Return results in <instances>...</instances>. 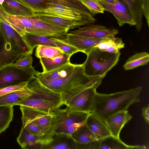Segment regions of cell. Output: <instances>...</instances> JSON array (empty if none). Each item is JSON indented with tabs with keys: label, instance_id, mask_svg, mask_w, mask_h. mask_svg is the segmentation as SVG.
<instances>
[{
	"label": "cell",
	"instance_id": "34",
	"mask_svg": "<svg viewBox=\"0 0 149 149\" xmlns=\"http://www.w3.org/2000/svg\"><path fill=\"white\" fill-rule=\"evenodd\" d=\"M22 126L26 127L31 133L44 137H53L54 135L45 133L36 123L24 115L21 118Z\"/></svg>",
	"mask_w": 149,
	"mask_h": 149
},
{
	"label": "cell",
	"instance_id": "1",
	"mask_svg": "<svg viewBox=\"0 0 149 149\" xmlns=\"http://www.w3.org/2000/svg\"><path fill=\"white\" fill-rule=\"evenodd\" d=\"M142 90V87L139 86L109 94L96 92L91 112L105 122L110 116L120 111L127 110L131 105L139 102Z\"/></svg>",
	"mask_w": 149,
	"mask_h": 149
},
{
	"label": "cell",
	"instance_id": "29",
	"mask_svg": "<svg viewBox=\"0 0 149 149\" xmlns=\"http://www.w3.org/2000/svg\"><path fill=\"white\" fill-rule=\"evenodd\" d=\"M124 46L125 44L121 39L111 36L104 38L95 47H97L103 51L117 53L120 52V50Z\"/></svg>",
	"mask_w": 149,
	"mask_h": 149
},
{
	"label": "cell",
	"instance_id": "40",
	"mask_svg": "<svg viewBox=\"0 0 149 149\" xmlns=\"http://www.w3.org/2000/svg\"><path fill=\"white\" fill-rule=\"evenodd\" d=\"M100 140L93 141L86 144H80L77 143V149H99Z\"/></svg>",
	"mask_w": 149,
	"mask_h": 149
},
{
	"label": "cell",
	"instance_id": "18",
	"mask_svg": "<svg viewBox=\"0 0 149 149\" xmlns=\"http://www.w3.org/2000/svg\"><path fill=\"white\" fill-rule=\"evenodd\" d=\"M93 38L68 34L63 39L66 42L86 55L103 39Z\"/></svg>",
	"mask_w": 149,
	"mask_h": 149
},
{
	"label": "cell",
	"instance_id": "17",
	"mask_svg": "<svg viewBox=\"0 0 149 149\" xmlns=\"http://www.w3.org/2000/svg\"><path fill=\"white\" fill-rule=\"evenodd\" d=\"M132 117L127 110L120 111L108 117L105 122L111 135L120 138L121 130Z\"/></svg>",
	"mask_w": 149,
	"mask_h": 149
},
{
	"label": "cell",
	"instance_id": "3",
	"mask_svg": "<svg viewBox=\"0 0 149 149\" xmlns=\"http://www.w3.org/2000/svg\"><path fill=\"white\" fill-rule=\"evenodd\" d=\"M120 55V52L113 53L93 48L87 55V58L82 64L84 74L88 77L104 78L117 64Z\"/></svg>",
	"mask_w": 149,
	"mask_h": 149
},
{
	"label": "cell",
	"instance_id": "39",
	"mask_svg": "<svg viewBox=\"0 0 149 149\" xmlns=\"http://www.w3.org/2000/svg\"><path fill=\"white\" fill-rule=\"evenodd\" d=\"M28 82H24L19 84L7 86L0 89V96L8 93L20 90L28 85Z\"/></svg>",
	"mask_w": 149,
	"mask_h": 149
},
{
	"label": "cell",
	"instance_id": "13",
	"mask_svg": "<svg viewBox=\"0 0 149 149\" xmlns=\"http://www.w3.org/2000/svg\"><path fill=\"white\" fill-rule=\"evenodd\" d=\"M98 1L104 10L109 11L114 15L119 26L125 24L135 26V23L127 7L119 0H117L114 3H107L102 0Z\"/></svg>",
	"mask_w": 149,
	"mask_h": 149
},
{
	"label": "cell",
	"instance_id": "43",
	"mask_svg": "<svg viewBox=\"0 0 149 149\" xmlns=\"http://www.w3.org/2000/svg\"><path fill=\"white\" fill-rule=\"evenodd\" d=\"M105 2L110 3H114L117 0H102Z\"/></svg>",
	"mask_w": 149,
	"mask_h": 149
},
{
	"label": "cell",
	"instance_id": "41",
	"mask_svg": "<svg viewBox=\"0 0 149 149\" xmlns=\"http://www.w3.org/2000/svg\"><path fill=\"white\" fill-rule=\"evenodd\" d=\"M142 116L143 117L145 120L147 124L149 123V104L142 109Z\"/></svg>",
	"mask_w": 149,
	"mask_h": 149
},
{
	"label": "cell",
	"instance_id": "26",
	"mask_svg": "<svg viewBox=\"0 0 149 149\" xmlns=\"http://www.w3.org/2000/svg\"><path fill=\"white\" fill-rule=\"evenodd\" d=\"M35 16L44 21L68 28L69 30L82 25L88 24L84 21L68 19L52 16L38 15Z\"/></svg>",
	"mask_w": 149,
	"mask_h": 149
},
{
	"label": "cell",
	"instance_id": "44",
	"mask_svg": "<svg viewBox=\"0 0 149 149\" xmlns=\"http://www.w3.org/2000/svg\"><path fill=\"white\" fill-rule=\"evenodd\" d=\"M5 0H0V4L2 5Z\"/></svg>",
	"mask_w": 149,
	"mask_h": 149
},
{
	"label": "cell",
	"instance_id": "2",
	"mask_svg": "<svg viewBox=\"0 0 149 149\" xmlns=\"http://www.w3.org/2000/svg\"><path fill=\"white\" fill-rule=\"evenodd\" d=\"M0 30L4 40L0 52V68L13 64L19 58L32 54L33 50L0 15Z\"/></svg>",
	"mask_w": 149,
	"mask_h": 149
},
{
	"label": "cell",
	"instance_id": "24",
	"mask_svg": "<svg viewBox=\"0 0 149 149\" xmlns=\"http://www.w3.org/2000/svg\"><path fill=\"white\" fill-rule=\"evenodd\" d=\"M32 93L33 91L28 85L21 89L0 96V106L12 105L15 103L28 97Z\"/></svg>",
	"mask_w": 149,
	"mask_h": 149
},
{
	"label": "cell",
	"instance_id": "9",
	"mask_svg": "<svg viewBox=\"0 0 149 149\" xmlns=\"http://www.w3.org/2000/svg\"><path fill=\"white\" fill-rule=\"evenodd\" d=\"M49 8L42 11L34 13L35 16L43 15L58 17L65 19L82 21L88 24L95 23L96 19L63 6L48 3Z\"/></svg>",
	"mask_w": 149,
	"mask_h": 149
},
{
	"label": "cell",
	"instance_id": "10",
	"mask_svg": "<svg viewBox=\"0 0 149 149\" xmlns=\"http://www.w3.org/2000/svg\"><path fill=\"white\" fill-rule=\"evenodd\" d=\"M28 85L33 91L31 97L48 102L56 109L64 104L61 93L54 92L45 87L35 76L28 82Z\"/></svg>",
	"mask_w": 149,
	"mask_h": 149
},
{
	"label": "cell",
	"instance_id": "36",
	"mask_svg": "<svg viewBox=\"0 0 149 149\" xmlns=\"http://www.w3.org/2000/svg\"><path fill=\"white\" fill-rule=\"evenodd\" d=\"M80 1L93 15L98 13H104V10L98 0H80Z\"/></svg>",
	"mask_w": 149,
	"mask_h": 149
},
{
	"label": "cell",
	"instance_id": "16",
	"mask_svg": "<svg viewBox=\"0 0 149 149\" xmlns=\"http://www.w3.org/2000/svg\"><path fill=\"white\" fill-rule=\"evenodd\" d=\"M34 25L39 35L62 39L69 29L43 21L36 16L32 17Z\"/></svg>",
	"mask_w": 149,
	"mask_h": 149
},
{
	"label": "cell",
	"instance_id": "23",
	"mask_svg": "<svg viewBox=\"0 0 149 149\" xmlns=\"http://www.w3.org/2000/svg\"><path fill=\"white\" fill-rule=\"evenodd\" d=\"M31 108L48 114H51L56 109L50 104L32 97L31 96L12 104Z\"/></svg>",
	"mask_w": 149,
	"mask_h": 149
},
{
	"label": "cell",
	"instance_id": "30",
	"mask_svg": "<svg viewBox=\"0 0 149 149\" xmlns=\"http://www.w3.org/2000/svg\"><path fill=\"white\" fill-rule=\"evenodd\" d=\"M71 136L76 143L82 144L99 140L102 138L93 132L85 125L80 127Z\"/></svg>",
	"mask_w": 149,
	"mask_h": 149
},
{
	"label": "cell",
	"instance_id": "12",
	"mask_svg": "<svg viewBox=\"0 0 149 149\" xmlns=\"http://www.w3.org/2000/svg\"><path fill=\"white\" fill-rule=\"evenodd\" d=\"M128 9L135 23L136 28L140 31L142 26L144 15L149 27V0H122Z\"/></svg>",
	"mask_w": 149,
	"mask_h": 149
},
{
	"label": "cell",
	"instance_id": "20",
	"mask_svg": "<svg viewBox=\"0 0 149 149\" xmlns=\"http://www.w3.org/2000/svg\"><path fill=\"white\" fill-rule=\"evenodd\" d=\"M85 125L93 132L102 138L111 135L105 122L93 113H89Z\"/></svg>",
	"mask_w": 149,
	"mask_h": 149
},
{
	"label": "cell",
	"instance_id": "37",
	"mask_svg": "<svg viewBox=\"0 0 149 149\" xmlns=\"http://www.w3.org/2000/svg\"><path fill=\"white\" fill-rule=\"evenodd\" d=\"M26 30V33L38 35L34 25L32 17L17 15Z\"/></svg>",
	"mask_w": 149,
	"mask_h": 149
},
{
	"label": "cell",
	"instance_id": "14",
	"mask_svg": "<svg viewBox=\"0 0 149 149\" xmlns=\"http://www.w3.org/2000/svg\"><path fill=\"white\" fill-rule=\"evenodd\" d=\"M118 33V30L116 29H109L101 25L90 24L68 33L82 37L101 39L115 36Z\"/></svg>",
	"mask_w": 149,
	"mask_h": 149
},
{
	"label": "cell",
	"instance_id": "21",
	"mask_svg": "<svg viewBox=\"0 0 149 149\" xmlns=\"http://www.w3.org/2000/svg\"><path fill=\"white\" fill-rule=\"evenodd\" d=\"M55 136L49 144L43 146L42 149H77V143L71 135L65 133L55 134Z\"/></svg>",
	"mask_w": 149,
	"mask_h": 149
},
{
	"label": "cell",
	"instance_id": "25",
	"mask_svg": "<svg viewBox=\"0 0 149 149\" xmlns=\"http://www.w3.org/2000/svg\"><path fill=\"white\" fill-rule=\"evenodd\" d=\"M144 145L131 146L127 145L120 138L112 135L101 139L100 140L99 149H146Z\"/></svg>",
	"mask_w": 149,
	"mask_h": 149
},
{
	"label": "cell",
	"instance_id": "19",
	"mask_svg": "<svg viewBox=\"0 0 149 149\" xmlns=\"http://www.w3.org/2000/svg\"><path fill=\"white\" fill-rule=\"evenodd\" d=\"M70 62L55 69L47 72L36 71V77L39 80H50L62 78L67 76L77 66Z\"/></svg>",
	"mask_w": 149,
	"mask_h": 149
},
{
	"label": "cell",
	"instance_id": "7",
	"mask_svg": "<svg viewBox=\"0 0 149 149\" xmlns=\"http://www.w3.org/2000/svg\"><path fill=\"white\" fill-rule=\"evenodd\" d=\"M34 67L24 69L13 64L0 68V89L24 82H29L36 72Z\"/></svg>",
	"mask_w": 149,
	"mask_h": 149
},
{
	"label": "cell",
	"instance_id": "32",
	"mask_svg": "<svg viewBox=\"0 0 149 149\" xmlns=\"http://www.w3.org/2000/svg\"><path fill=\"white\" fill-rule=\"evenodd\" d=\"M13 106H0V134L9 127L13 117Z\"/></svg>",
	"mask_w": 149,
	"mask_h": 149
},
{
	"label": "cell",
	"instance_id": "38",
	"mask_svg": "<svg viewBox=\"0 0 149 149\" xmlns=\"http://www.w3.org/2000/svg\"><path fill=\"white\" fill-rule=\"evenodd\" d=\"M13 65L24 69H28L31 68L33 59L31 55H27L17 59Z\"/></svg>",
	"mask_w": 149,
	"mask_h": 149
},
{
	"label": "cell",
	"instance_id": "27",
	"mask_svg": "<svg viewBox=\"0 0 149 149\" xmlns=\"http://www.w3.org/2000/svg\"><path fill=\"white\" fill-rule=\"evenodd\" d=\"M30 48L33 50L39 45L49 46L57 47L55 42L54 37L26 33L22 36Z\"/></svg>",
	"mask_w": 149,
	"mask_h": 149
},
{
	"label": "cell",
	"instance_id": "8",
	"mask_svg": "<svg viewBox=\"0 0 149 149\" xmlns=\"http://www.w3.org/2000/svg\"><path fill=\"white\" fill-rule=\"evenodd\" d=\"M20 3L31 9L34 13L44 11L49 8L48 3L69 7L85 15H93L81 2L80 0H13Z\"/></svg>",
	"mask_w": 149,
	"mask_h": 149
},
{
	"label": "cell",
	"instance_id": "22",
	"mask_svg": "<svg viewBox=\"0 0 149 149\" xmlns=\"http://www.w3.org/2000/svg\"><path fill=\"white\" fill-rule=\"evenodd\" d=\"M2 6L3 10L7 13L14 15L33 17V11L26 6L13 0H5Z\"/></svg>",
	"mask_w": 149,
	"mask_h": 149
},
{
	"label": "cell",
	"instance_id": "5",
	"mask_svg": "<svg viewBox=\"0 0 149 149\" xmlns=\"http://www.w3.org/2000/svg\"><path fill=\"white\" fill-rule=\"evenodd\" d=\"M101 78H103L100 77H88L86 76L84 73L82 64H78L69 74L64 77L50 80H39L36 78L42 85L49 89L64 94L80 86Z\"/></svg>",
	"mask_w": 149,
	"mask_h": 149
},
{
	"label": "cell",
	"instance_id": "6",
	"mask_svg": "<svg viewBox=\"0 0 149 149\" xmlns=\"http://www.w3.org/2000/svg\"><path fill=\"white\" fill-rule=\"evenodd\" d=\"M90 113L75 111L68 107L55 109L53 111L55 117L54 134L63 133L71 135L85 125Z\"/></svg>",
	"mask_w": 149,
	"mask_h": 149
},
{
	"label": "cell",
	"instance_id": "35",
	"mask_svg": "<svg viewBox=\"0 0 149 149\" xmlns=\"http://www.w3.org/2000/svg\"><path fill=\"white\" fill-rule=\"evenodd\" d=\"M54 40L57 47L64 53L72 56L74 54L79 52L76 47L66 42L63 39L54 38Z\"/></svg>",
	"mask_w": 149,
	"mask_h": 149
},
{
	"label": "cell",
	"instance_id": "31",
	"mask_svg": "<svg viewBox=\"0 0 149 149\" xmlns=\"http://www.w3.org/2000/svg\"><path fill=\"white\" fill-rule=\"evenodd\" d=\"M149 61V54L146 52L136 53L130 57L123 65L126 70L147 65Z\"/></svg>",
	"mask_w": 149,
	"mask_h": 149
},
{
	"label": "cell",
	"instance_id": "28",
	"mask_svg": "<svg viewBox=\"0 0 149 149\" xmlns=\"http://www.w3.org/2000/svg\"><path fill=\"white\" fill-rule=\"evenodd\" d=\"M70 55L63 53L53 58H41L40 59L43 72H47L67 64L70 62Z\"/></svg>",
	"mask_w": 149,
	"mask_h": 149
},
{
	"label": "cell",
	"instance_id": "11",
	"mask_svg": "<svg viewBox=\"0 0 149 149\" xmlns=\"http://www.w3.org/2000/svg\"><path fill=\"white\" fill-rule=\"evenodd\" d=\"M20 108L22 115L33 121L45 133L54 135L55 117L53 113L48 114L23 106H20Z\"/></svg>",
	"mask_w": 149,
	"mask_h": 149
},
{
	"label": "cell",
	"instance_id": "15",
	"mask_svg": "<svg viewBox=\"0 0 149 149\" xmlns=\"http://www.w3.org/2000/svg\"><path fill=\"white\" fill-rule=\"evenodd\" d=\"M53 139V137H42L32 134L22 126L17 141L23 149H42Z\"/></svg>",
	"mask_w": 149,
	"mask_h": 149
},
{
	"label": "cell",
	"instance_id": "33",
	"mask_svg": "<svg viewBox=\"0 0 149 149\" xmlns=\"http://www.w3.org/2000/svg\"><path fill=\"white\" fill-rule=\"evenodd\" d=\"M64 53L59 48L49 46L39 45L37 46L35 55L38 58H53L58 56Z\"/></svg>",
	"mask_w": 149,
	"mask_h": 149
},
{
	"label": "cell",
	"instance_id": "42",
	"mask_svg": "<svg viewBox=\"0 0 149 149\" xmlns=\"http://www.w3.org/2000/svg\"><path fill=\"white\" fill-rule=\"evenodd\" d=\"M3 36L0 30V52L3 43Z\"/></svg>",
	"mask_w": 149,
	"mask_h": 149
},
{
	"label": "cell",
	"instance_id": "4",
	"mask_svg": "<svg viewBox=\"0 0 149 149\" xmlns=\"http://www.w3.org/2000/svg\"><path fill=\"white\" fill-rule=\"evenodd\" d=\"M100 85L91 83L61 94L64 104L75 111L91 113L96 89Z\"/></svg>",
	"mask_w": 149,
	"mask_h": 149
}]
</instances>
